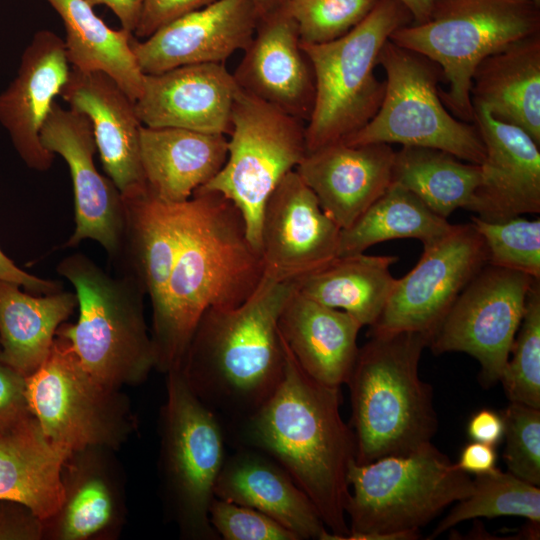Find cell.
<instances>
[{
  "mask_svg": "<svg viewBox=\"0 0 540 540\" xmlns=\"http://www.w3.org/2000/svg\"><path fill=\"white\" fill-rule=\"evenodd\" d=\"M264 276L261 254L225 197L196 190L179 204V242L159 300L152 305L155 369L178 370L201 316L246 301Z\"/></svg>",
  "mask_w": 540,
  "mask_h": 540,
  "instance_id": "obj_1",
  "label": "cell"
},
{
  "mask_svg": "<svg viewBox=\"0 0 540 540\" xmlns=\"http://www.w3.org/2000/svg\"><path fill=\"white\" fill-rule=\"evenodd\" d=\"M281 341L283 379L256 412L233 424L236 441L263 452L285 469L328 528L325 540H346L350 532L345 510L350 496L347 475L356 460V440L340 414V387L307 375Z\"/></svg>",
  "mask_w": 540,
  "mask_h": 540,
  "instance_id": "obj_2",
  "label": "cell"
},
{
  "mask_svg": "<svg viewBox=\"0 0 540 540\" xmlns=\"http://www.w3.org/2000/svg\"><path fill=\"white\" fill-rule=\"evenodd\" d=\"M296 289V282L264 275L246 301L209 308L196 325L178 370L198 398L232 424L256 412L283 379L278 319Z\"/></svg>",
  "mask_w": 540,
  "mask_h": 540,
  "instance_id": "obj_3",
  "label": "cell"
},
{
  "mask_svg": "<svg viewBox=\"0 0 540 540\" xmlns=\"http://www.w3.org/2000/svg\"><path fill=\"white\" fill-rule=\"evenodd\" d=\"M369 337L346 383L358 464L409 454L438 429L432 386L418 373L430 338L409 331Z\"/></svg>",
  "mask_w": 540,
  "mask_h": 540,
  "instance_id": "obj_4",
  "label": "cell"
},
{
  "mask_svg": "<svg viewBox=\"0 0 540 540\" xmlns=\"http://www.w3.org/2000/svg\"><path fill=\"white\" fill-rule=\"evenodd\" d=\"M56 271L73 285L79 311L74 324L65 322L57 332L86 370L118 388L143 383L155 369V355L142 288L79 252L60 260Z\"/></svg>",
  "mask_w": 540,
  "mask_h": 540,
  "instance_id": "obj_5",
  "label": "cell"
},
{
  "mask_svg": "<svg viewBox=\"0 0 540 540\" xmlns=\"http://www.w3.org/2000/svg\"><path fill=\"white\" fill-rule=\"evenodd\" d=\"M413 20L399 0H378L348 33L321 44L301 43L314 76V101L305 126L307 152L341 140L378 111L385 82L375 76L380 51Z\"/></svg>",
  "mask_w": 540,
  "mask_h": 540,
  "instance_id": "obj_6",
  "label": "cell"
},
{
  "mask_svg": "<svg viewBox=\"0 0 540 540\" xmlns=\"http://www.w3.org/2000/svg\"><path fill=\"white\" fill-rule=\"evenodd\" d=\"M539 30V4L532 1L435 0L426 21L397 29L389 40L435 63L449 84L442 102L474 123L470 87L478 64Z\"/></svg>",
  "mask_w": 540,
  "mask_h": 540,
  "instance_id": "obj_7",
  "label": "cell"
},
{
  "mask_svg": "<svg viewBox=\"0 0 540 540\" xmlns=\"http://www.w3.org/2000/svg\"><path fill=\"white\" fill-rule=\"evenodd\" d=\"M346 540L381 533L420 531L448 506L470 495L473 480L432 442L367 464L354 461L347 475Z\"/></svg>",
  "mask_w": 540,
  "mask_h": 540,
  "instance_id": "obj_8",
  "label": "cell"
},
{
  "mask_svg": "<svg viewBox=\"0 0 540 540\" xmlns=\"http://www.w3.org/2000/svg\"><path fill=\"white\" fill-rule=\"evenodd\" d=\"M166 375L159 415V477L166 513L186 540L220 539L209 520L214 487L226 455L219 416L179 370Z\"/></svg>",
  "mask_w": 540,
  "mask_h": 540,
  "instance_id": "obj_9",
  "label": "cell"
},
{
  "mask_svg": "<svg viewBox=\"0 0 540 540\" xmlns=\"http://www.w3.org/2000/svg\"><path fill=\"white\" fill-rule=\"evenodd\" d=\"M29 409L46 436L69 451L121 448L137 431L127 395L93 376L56 333L41 366L26 378Z\"/></svg>",
  "mask_w": 540,
  "mask_h": 540,
  "instance_id": "obj_10",
  "label": "cell"
},
{
  "mask_svg": "<svg viewBox=\"0 0 540 540\" xmlns=\"http://www.w3.org/2000/svg\"><path fill=\"white\" fill-rule=\"evenodd\" d=\"M378 64L386 73L381 105L367 124L342 141L427 147L469 163L484 161L485 147L475 123L452 116L442 102L435 63L388 40Z\"/></svg>",
  "mask_w": 540,
  "mask_h": 540,
  "instance_id": "obj_11",
  "label": "cell"
},
{
  "mask_svg": "<svg viewBox=\"0 0 540 540\" xmlns=\"http://www.w3.org/2000/svg\"><path fill=\"white\" fill-rule=\"evenodd\" d=\"M231 124L224 165L197 190L228 199L240 212L250 243L260 252L265 204L281 179L307 154L305 126L240 88Z\"/></svg>",
  "mask_w": 540,
  "mask_h": 540,
  "instance_id": "obj_12",
  "label": "cell"
},
{
  "mask_svg": "<svg viewBox=\"0 0 540 540\" xmlns=\"http://www.w3.org/2000/svg\"><path fill=\"white\" fill-rule=\"evenodd\" d=\"M536 280L486 264L459 294L428 347L437 355L467 353L481 367V385L499 382Z\"/></svg>",
  "mask_w": 540,
  "mask_h": 540,
  "instance_id": "obj_13",
  "label": "cell"
},
{
  "mask_svg": "<svg viewBox=\"0 0 540 540\" xmlns=\"http://www.w3.org/2000/svg\"><path fill=\"white\" fill-rule=\"evenodd\" d=\"M486 264L487 248L473 223L453 225L440 240L424 246L416 266L396 280L369 335L409 331L431 340L459 294Z\"/></svg>",
  "mask_w": 540,
  "mask_h": 540,
  "instance_id": "obj_14",
  "label": "cell"
},
{
  "mask_svg": "<svg viewBox=\"0 0 540 540\" xmlns=\"http://www.w3.org/2000/svg\"><path fill=\"white\" fill-rule=\"evenodd\" d=\"M340 232L296 170L288 172L263 211L260 254L264 275L298 282L322 269L338 257Z\"/></svg>",
  "mask_w": 540,
  "mask_h": 540,
  "instance_id": "obj_15",
  "label": "cell"
},
{
  "mask_svg": "<svg viewBox=\"0 0 540 540\" xmlns=\"http://www.w3.org/2000/svg\"><path fill=\"white\" fill-rule=\"evenodd\" d=\"M40 139L45 149L65 160L72 179L75 229L66 247L94 240L112 262L121 244L123 200L113 181L96 168L97 148L88 118L55 101L42 126Z\"/></svg>",
  "mask_w": 540,
  "mask_h": 540,
  "instance_id": "obj_16",
  "label": "cell"
},
{
  "mask_svg": "<svg viewBox=\"0 0 540 540\" xmlns=\"http://www.w3.org/2000/svg\"><path fill=\"white\" fill-rule=\"evenodd\" d=\"M259 21L252 0H217L162 26L131 47L144 74L177 67L224 63L235 51L245 50Z\"/></svg>",
  "mask_w": 540,
  "mask_h": 540,
  "instance_id": "obj_17",
  "label": "cell"
},
{
  "mask_svg": "<svg viewBox=\"0 0 540 540\" xmlns=\"http://www.w3.org/2000/svg\"><path fill=\"white\" fill-rule=\"evenodd\" d=\"M113 450L70 452L62 468L63 501L43 520V540H115L126 521L125 480Z\"/></svg>",
  "mask_w": 540,
  "mask_h": 540,
  "instance_id": "obj_18",
  "label": "cell"
},
{
  "mask_svg": "<svg viewBox=\"0 0 540 540\" xmlns=\"http://www.w3.org/2000/svg\"><path fill=\"white\" fill-rule=\"evenodd\" d=\"M238 90L224 63L185 65L159 74H145L135 109L142 125L147 127L227 135L232 128Z\"/></svg>",
  "mask_w": 540,
  "mask_h": 540,
  "instance_id": "obj_19",
  "label": "cell"
},
{
  "mask_svg": "<svg viewBox=\"0 0 540 540\" xmlns=\"http://www.w3.org/2000/svg\"><path fill=\"white\" fill-rule=\"evenodd\" d=\"M233 76L246 93L297 119L308 120L314 101V76L297 24L285 4L259 18Z\"/></svg>",
  "mask_w": 540,
  "mask_h": 540,
  "instance_id": "obj_20",
  "label": "cell"
},
{
  "mask_svg": "<svg viewBox=\"0 0 540 540\" xmlns=\"http://www.w3.org/2000/svg\"><path fill=\"white\" fill-rule=\"evenodd\" d=\"M64 40L50 30L36 32L24 50L17 75L0 93V123L24 163L44 172L55 155L41 143L40 132L71 67Z\"/></svg>",
  "mask_w": 540,
  "mask_h": 540,
  "instance_id": "obj_21",
  "label": "cell"
},
{
  "mask_svg": "<svg viewBox=\"0 0 540 540\" xmlns=\"http://www.w3.org/2000/svg\"><path fill=\"white\" fill-rule=\"evenodd\" d=\"M474 123L485 147L473 212L486 221L540 213V151L518 126L474 107Z\"/></svg>",
  "mask_w": 540,
  "mask_h": 540,
  "instance_id": "obj_22",
  "label": "cell"
},
{
  "mask_svg": "<svg viewBox=\"0 0 540 540\" xmlns=\"http://www.w3.org/2000/svg\"><path fill=\"white\" fill-rule=\"evenodd\" d=\"M394 156L390 144L338 140L307 152L295 170L325 214L345 229L391 185Z\"/></svg>",
  "mask_w": 540,
  "mask_h": 540,
  "instance_id": "obj_23",
  "label": "cell"
},
{
  "mask_svg": "<svg viewBox=\"0 0 540 540\" xmlns=\"http://www.w3.org/2000/svg\"><path fill=\"white\" fill-rule=\"evenodd\" d=\"M61 98L85 115L105 173L121 194L146 186L135 101L107 74L71 68Z\"/></svg>",
  "mask_w": 540,
  "mask_h": 540,
  "instance_id": "obj_24",
  "label": "cell"
},
{
  "mask_svg": "<svg viewBox=\"0 0 540 540\" xmlns=\"http://www.w3.org/2000/svg\"><path fill=\"white\" fill-rule=\"evenodd\" d=\"M214 495L262 512L299 540H324L329 532L312 501L285 469L252 448L240 446L226 457Z\"/></svg>",
  "mask_w": 540,
  "mask_h": 540,
  "instance_id": "obj_25",
  "label": "cell"
},
{
  "mask_svg": "<svg viewBox=\"0 0 540 540\" xmlns=\"http://www.w3.org/2000/svg\"><path fill=\"white\" fill-rule=\"evenodd\" d=\"M362 327L347 312L323 305L298 289L278 319L279 334L301 369L314 380L333 387L349 379Z\"/></svg>",
  "mask_w": 540,
  "mask_h": 540,
  "instance_id": "obj_26",
  "label": "cell"
},
{
  "mask_svg": "<svg viewBox=\"0 0 540 540\" xmlns=\"http://www.w3.org/2000/svg\"><path fill=\"white\" fill-rule=\"evenodd\" d=\"M124 207L117 274L134 280L151 306L169 279L179 242V204L160 200L147 187L121 194Z\"/></svg>",
  "mask_w": 540,
  "mask_h": 540,
  "instance_id": "obj_27",
  "label": "cell"
},
{
  "mask_svg": "<svg viewBox=\"0 0 540 540\" xmlns=\"http://www.w3.org/2000/svg\"><path fill=\"white\" fill-rule=\"evenodd\" d=\"M223 134L142 125L140 158L148 189L160 200L179 204L209 182L224 165Z\"/></svg>",
  "mask_w": 540,
  "mask_h": 540,
  "instance_id": "obj_28",
  "label": "cell"
},
{
  "mask_svg": "<svg viewBox=\"0 0 540 540\" xmlns=\"http://www.w3.org/2000/svg\"><path fill=\"white\" fill-rule=\"evenodd\" d=\"M470 99L473 108L520 127L540 145V34L483 59L472 76Z\"/></svg>",
  "mask_w": 540,
  "mask_h": 540,
  "instance_id": "obj_29",
  "label": "cell"
},
{
  "mask_svg": "<svg viewBox=\"0 0 540 540\" xmlns=\"http://www.w3.org/2000/svg\"><path fill=\"white\" fill-rule=\"evenodd\" d=\"M71 451L52 442L33 415L0 432V500L45 520L63 501L62 468Z\"/></svg>",
  "mask_w": 540,
  "mask_h": 540,
  "instance_id": "obj_30",
  "label": "cell"
},
{
  "mask_svg": "<svg viewBox=\"0 0 540 540\" xmlns=\"http://www.w3.org/2000/svg\"><path fill=\"white\" fill-rule=\"evenodd\" d=\"M0 280V360L25 377L48 357L59 327L77 306L75 292H23Z\"/></svg>",
  "mask_w": 540,
  "mask_h": 540,
  "instance_id": "obj_31",
  "label": "cell"
},
{
  "mask_svg": "<svg viewBox=\"0 0 540 540\" xmlns=\"http://www.w3.org/2000/svg\"><path fill=\"white\" fill-rule=\"evenodd\" d=\"M61 17L65 53L71 68L102 72L136 101L145 74L138 66L131 42L133 33L110 28L84 0H45Z\"/></svg>",
  "mask_w": 540,
  "mask_h": 540,
  "instance_id": "obj_32",
  "label": "cell"
},
{
  "mask_svg": "<svg viewBox=\"0 0 540 540\" xmlns=\"http://www.w3.org/2000/svg\"><path fill=\"white\" fill-rule=\"evenodd\" d=\"M397 260L394 256L363 253L340 256L296 282L297 289L370 327L380 317L393 291L397 279L391 275L390 267Z\"/></svg>",
  "mask_w": 540,
  "mask_h": 540,
  "instance_id": "obj_33",
  "label": "cell"
},
{
  "mask_svg": "<svg viewBox=\"0 0 540 540\" xmlns=\"http://www.w3.org/2000/svg\"><path fill=\"white\" fill-rule=\"evenodd\" d=\"M480 177V165L443 150L402 146L395 152L392 183L412 192L445 219L458 208L472 211Z\"/></svg>",
  "mask_w": 540,
  "mask_h": 540,
  "instance_id": "obj_34",
  "label": "cell"
},
{
  "mask_svg": "<svg viewBox=\"0 0 540 540\" xmlns=\"http://www.w3.org/2000/svg\"><path fill=\"white\" fill-rule=\"evenodd\" d=\"M453 227L417 196L391 183L388 189L349 227L341 229L338 257L363 253L388 240L414 238L423 247L444 237Z\"/></svg>",
  "mask_w": 540,
  "mask_h": 540,
  "instance_id": "obj_35",
  "label": "cell"
},
{
  "mask_svg": "<svg viewBox=\"0 0 540 540\" xmlns=\"http://www.w3.org/2000/svg\"><path fill=\"white\" fill-rule=\"evenodd\" d=\"M454 504L428 539L478 517L519 516L540 523V488L497 467L475 475L470 495Z\"/></svg>",
  "mask_w": 540,
  "mask_h": 540,
  "instance_id": "obj_36",
  "label": "cell"
},
{
  "mask_svg": "<svg viewBox=\"0 0 540 540\" xmlns=\"http://www.w3.org/2000/svg\"><path fill=\"white\" fill-rule=\"evenodd\" d=\"M510 355L499 380L507 398L540 409V279L528 294Z\"/></svg>",
  "mask_w": 540,
  "mask_h": 540,
  "instance_id": "obj_37",
  "label": "cell"
},
{
  "mask_svg": "<svg viewBox=\"0 0 540 540\" xmlns=\"http://www.w3.org/2000/svg\"><path fill=\"white\" fill-rule=\"evenodd\" d=\"M471 222L484 239L488 264L540 279L539 218L486 221L472 216Z\"/></svg>",
  "mask_w": 540,
  "mask_h": 540,
  "instance_id": "obj_38",
  "label": "cell"
},
{
  "mask_svg": "<svg viewBox=\"0 0 540 540\" xmlns=\"http://www.w3.org/2000/svg\"><path fill=\"white\" fill-rule=\"evenodd\" d=\"M378 0H287L301 43L333 41L358 25Z\"/></svg>",
  "mask_w": 540,
  "mask_h": 540,
  "instance_id": "obj_39",
  "label": "cell"
},
{
  "mask_svg": "<svg viewBox=\"0 0 540 540\" xmlns=\"http://www.w3.org/2000/svg\"><path fill=\"white\" fill-rule=\"evenodd\" d=\"M505 423L503 460L507 471L540 486V409L510 402L501 411Z\"/></svg>",
  "mask_w": 540,
  "mask_h": 540,
  "instance_id": "obj_40",
  "label": "cell"
},
{
  "mask_svg": "<svg viewBox=\"0 0 540 540\" xmlns=\"http://www.w3.org/2000/svg\"><path fill=\"white\" fill-rule=\"evenodd\" d=\"M209 520L219 538L225 540H299L262 512L217 497L210 504Z\"/></svg>",
  "mask_w": 540,
  "mask_h": 540,
  "instance_id": "obj_41",
  "label": "cell"
},
{
  "mask_svg": "<svg viewBox=\"0 0 540 540\" xmlns=\"http://www.w3.org/2000/svg\"><path fill=\"white\" fill-rule=\"evenodd\" d=\"M26 378L0 360V432L32 415L26 394Z\"/></svg>",
  "mask_w": 540,
  "mask_h": 540,
  "instance_id": "obj_42",
  "label": "cell"
},
{
  "mask_svg": "<svg viewBox=\"0 0 540 540\" xmlns=\"http://www.w3.org/2000/svg\"><path fill=\"white\" fill-rule=\"evenodd\" d=\"M217 0H143L134 35L146 39L162 26Z\"/></svg>",
  "mask_w": 540,
  "mask_h": 540,
  "instance_id": "obj_43",
  "label": "cell"
},
{
  "mask_svg": "<svg viewBox=\"0 0 540 540\" xmlns=\"http://www.w3.org/2000/svg\"><path fill=\"white\" fill-rule=\"evenodd\" d=\"M0 540H43V520L24 504L0 500Z\"/></svg>",
  "mask_w": 540,
  "mask_h": 540,
  "instance_id": "obj_44",
  "label": "cell"
},
{
  "mask_svg": "<svg viewBox=\"0 0 540 540\" xmlns=\"http://www.w3.org/2000/svg\"><path fill=\"white\" fill-rule=\"evenodd\" d=\"M505 423L501 412L489 408L478 410L467 424L471 441L497 446L504 438Z\"/></svg>",
  "mask_w": 540,
  "mask_h": 540,
  "instance_id": "obj_45",
  "label": "cell"
},
{
  "mask_svg": "<svg viewBox=\"0 0 540 540\" xmlns=\"http://www.w3.org/2000/svg\"><path fill=\"white\" fill-rule=\"evenodd\" d=\"M0 280L16 283L27 292L36 295H46L62 290L61 283L54 280L42 279L19 268L1 249Z\"/></svg>",
  "mask_w": 540,
  "mask_h": 540,
  "instance_id": "obj_46",
  "label": "cell"
},
{
  "mask_svg": "<svg viewBox=\"0 0 540 540\" xmlns=\"http://www.w3.org/2000/svg\"><path fill=\"white\" fill-rule=\"evenodd\" d=\"M497 452L495 446L471 441L466 444L456 463L467 474H484L497 467Z\"/></svg>",
  "mask_w": 540,
  "mask_h": 540,
  "instance_id": "obj_47",
  "label": "cell"
},
{
  "mask_svg": "<svg viewBox=\"0 0 540 540\" xmlns=\"http://www.w3.org/2000/svg\"><path fill=\"white\" fill-rule=\"evenodd\" d=\"M87 4L94 7L97 5H105L119 19L123 29L132 32L137 28L143 0H84Z\"/></svg>",
  "mask_w": 540,
  "mask_h": 540,
  "instance_id": "obj_48",
  "label": "cell"
},
{
  "mask_svg": "<svg viewBox=\"0 0 540 540\" xmlns=\"http://www.w3.org/2000/svg\"><path fill=\"white\" fill-rule=\"evenodd\" d=\"M411 13L415 24L426 21L432 11L435 0H399Z\"/></svg>",
  "mask_w": 540,
  "mask_h": 540,
  "instance_id": "obj_49",
  "label": "cell"
},
{
  "mask_svg": "<svg viewBox=\"0 0 540 540\" xmlns=\"http://www.w3.org/2000/svg\"><path fill=\"white\" fill-rule=\"evenodd\" d=\"M287 0H252L259 18L282 7Z\"/></svg>",
  "mask_w": 540,
  "mask_h": 540,
  "instance_id": "obj_50",
  "label": "cell"
},
{
  "mask_svg": "<svg viewBox=\"0 0 540 540\" xmlns=\"http://www.w3.org/2000/svg\"><path fill=\"white\" fill-rule=\"evenodd\" d=\"M528 1H532V2H534L536 4H539V2H540V0H528Z\"/></svg>",
  "mask_w": 540,
  "mask_h": 540,
  "instance_id": "obj_51",
  "label": "cell"
}]
</instances>
